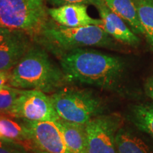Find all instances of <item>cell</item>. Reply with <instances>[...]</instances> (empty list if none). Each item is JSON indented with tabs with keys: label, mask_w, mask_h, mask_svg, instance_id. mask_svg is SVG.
Instances as JSON below:
<instances>
[{
	"label": "cell",
	"mask_w": 153,
	"mask_h": 153,
	"mask_svg": "<svg viewBox=\"0 0 153 153\" xmlns=\"http://www.w3.org/2000/svg\"><path fill=\"white\" fill-rule=\"evenodd\" d=\"M60 57L65 79L105 89L117 87L125 70V64L119 57L83 48L72 50Z\"/></svg>",
	"instance_id": "cell-1"
},
{
	"label": "cell",
	"mask_w": 153,
	"mask_h": 153,
	"mask_svg": "<svg viewBox=\"0 0 153 153\" xmlns=\"http://www.w3.org/2000/svg\"><path fill=\"white\" fill-rule=\"evenodd\" d=\"M66 81L62 71L39 47H30L10 71L9 85L21 89H36L44 93L59 89Z\"/></svg>",
	"instance_id": "cell-2"
},
{
	"label": "cell",
	"mask_w": 153,
	"mask_h": 153,
	"mask_svg": "<svg viewBox=\"0 0 153 153\" xmlns=\"http://www.w3.org/2000/svg\"><path fill=\"white\" fill-rule=\"evenodd\" d=\"M36 37L55 54L62 55L72 50L88 46L113 48L114 40L97 25L68 27L48 20Z\"/></svg>",
	"instance_id": "cell-3"
},
{
	"label": "cell",
	"mask_w": 153,
	"mask_h": 153,
	"mask_svg": "<svg viewBox=\"0 0 153 153\" xmlns=\"http://www.w3.org/2000/svg\"><path fill=\"white\" fill-rule=\"evenodd\" d=\"M47 0H0V26L36 37L49 20Z\"/></svg>",
	"instance_id": "cell-4"
},
{
	"label": "cell",
	"mask_w": 153,
	"mask_h": 153,
	"mask_svg": "<svg viewBox=\"0 0 153 153\" xmlns=\"http://www.w3.org/2000/svg\"><path fill=\"white\" fill-rule=\"evenodd\" d=\"M51 98L59 117L66 121L86 124L103 112L101 99L87 90L62 88Z\"/></svg>",
	"instance_id": "cell-5"
},
{
	"label": "cell",
	"mask_w": 153,
	"mask_h": 153,
	"mask_svg": "<svg viewBox=\"0 0 153 153\" xmlns=\"http://www.w3.org/2000/svg\"><path fill=\"white\" fill-rule=\"evenodd\" d=\"M8 115L33 121H58L51 97L36 89H22Z\"/></svg>",
	"instance_id": "cell-6"
},
{
	"label": "cell",
	"mask_w": 153,
	"mask_h": 153,
	"mask_svg": "<svg viewBox=\"0 0 153 153\" xmlns=\"http://www.w3.org/2000/svg\"><path fill=\"white\" fill-rule=\"evenodd\" d=\"M122 120L118 115H99L86 126L87 153H118L116 135Z\"/></svg>",
	"instance_id": "cell-7"
},
{
	"label": "cell",
	"mask_w": 153,
	"mask_h": 153,
	"mask_svg": "<svg viewBox=\"0 0 153 153\" xmlns=\"http://www.w3.org/2000/svg\"><path fill=\"white\" fill-rule=\"evenodd\" d=\"M35 153H70L65 143L58 121L25 120Z\"/></svg>",
	"instance_id": "cell-8"
},
{
	"label": "cell",
	"mask_w": 153,
	"mask_h": 153,
	"mask_svg": "<svg viewBox=\"0 0 153 153\" xmlns=\"http://www.w3.org/2000/svg\"><path fill=\"white\" fill-rule=\"evenodd\" d=\"M94 6L98 10L102 21L100 27L114 39L131 46L136 47L140 43V38L128 27L126 22L111 10L103 0H98Z\"/></svg>",
	"instance_id": "cell-9"
},
{
	"label": "cell",
	"mask_w": 153,
	"mask_h": 153,
	"mask_svg": "<svg viewBox=\"0 0 153 153\" xmlns=\"http://www.w3.org/2000/svg\"><path fill=\"white\" fill-rule=\"evenodd\" d=\"M49 16L57 24L68 27H80L88 25L100 26L101 19H94L88 14L85 4H70L48 9Z\"/></svg>",
	"instance_id": "cell-10"
},
{
	"label": "cell",
	"mask_w": 153,
	"mask_h": 153,
	"mask_svg": "<svg viewBox=\"0 0 153 153\" xmlns=\"http://www.w3.org/2000/svg\"><path fill=\"white\" fill-rule=\"evenodd\" d=\"M28 35L16 30L14 35L0 44V71H9L31 47Z\"/></svg>",
	"instance_id": "cell-11"
},
{
	"label": "cell",
	"mask_w": 153,
	"mask_h": 153,
	"mask_svg": "<svg viewBox=\"0 0 153 153\" xmlns=\"http://www.w3.org/2000/svg\"><path fill=\"white\" fill-rule=\"evenodd\" d=\"M0 140L22 145L27 150L32 148L30 131L24 119L21 121L15 117L0 116Z\"/></svg>",
	"instance_id": "cell-12"
},
{
	"label": "cell",
	"mask_w": 153,
	"mask_h": 153,
	"mask_svg": "<svg viewBox=\"0 0 153 153\" xmlns=\"http://www.w3.org/2000/svg\"><path fill=\"white\" fill-rule=\"evenodd\" d=\"M65 143L70 153H87V136L85 124L58 120Z\"/></svg>",
	"instance_id": "cell-13"
},
{
	"label": "cell",
	"mask_w": 153,
	"mask_h": 153,
	"mask_svg": "<svg viewBox=\"0 0 153 153\" xmlns=\"http://www.w3.org/2000/svg\"><path fill=\"white\" fill-rule=\"evenodd\" d=\"M113 12L123 19L137 35H145L134 0H103Z\"/></svg>",
	"instance_id": "cell-14"
},
{
	"label": "cell",
	"mask_w": 153,
	"mask_h": 153,
	"mask_svg": "<svg viewBox=\"0 0 153 153\" xmlns=\"http://www.w3.org/2000/svg\"><path fill=\"white\" fill-rule=\"evenodd\" d=\"M118 153H151L142 139L129 130L120 127L116 135Z\"/></svg>",
	"instance_id": "cell-15"
},
{
	"label": "cell",
	"mask_w": 153,
	"mask_h": 153,
	"mask_svg": "<svg viewBox=\"0 0 153 153\" xmlns=\"http://www.w3.org/2000/svg\"><path fill=\"white\" fill-rule=\"evenodd\" d=\"M130 119L139 130L153 137V104L134 105L131 109Z\"/></svg>",
	"instance_id": "cell-16"
},
{
	"label": "cell",
	"mask_w": 153,
	"mask_h": 153,
	"mask_svg": "<svg viewBox=\"0 0 153 153\" xmlns=\"http://www.w3.org/2000/svg\"><path fill=\"white\" fill-rule=\"evenodd\" d=\"M145 36L153 48V0H134Z\"/></svg>",
	"instance_id": "cell-17"
},
{
	"label": "cell",
	"mask_w": 153,
	"mask_h": 153,
	"mask_svg": "<svg viewBox=\"0 0 153 153\" xmlns=\"http://www.w3.org/2000/svg\"><path fill=\"white\" fill-rule=\"evenodd\" d=\"M22 89L5 86L0 89V114H8Z\"/></svg>",
	"instance_id": "cell-18"
},
{
	"label": "cell",
	"mask_w": 153,
	"mask_h": 153,
	"mask_svg": "<svg viewBox=\"0 0 153 153\" xmlns=\"http://www.w3.org/2000/svg\"><path fill=\"white\" fill-rule=\"evenodd\" d=\"M0 153H29L22 145L0 140Z\"/></svg>",
	"instance_id": "cell-19"
},
{
	"label": "cell",
	"mask_w": 153,
	"mask_h": 153,
	"mask_svg": "<svg viewBox=\"0 0 153 153\" xmlns=\"http://www.w3.org/2000/svg\"><path fill=\"white\" fill-rule=\"evenodd\" d=\"M51 4L56 7L70 4H85L94 5L98 0H47Z\"/></svg>",
	"instance_id": "cell-20"
},
{
	"label": "cell",
	"mask_w": 153,
	"mask_h": 153,
	"mask_svg": "<svg viewBox=\"0 0 153 153\" xmlns=\"http://www.w3.org/2000/svg\"><path fill=\"white\" fill-rule=\"evenodd\" d=\"M18 30H12L10 28L0 26V44L11 38Z\"/></svg>",
	"instance_id": "cell-21"
},
{
	"label": "cell",
	"mask_w": 153,
	"mask_h": 153,
	"mask_svg": "<svg viewBox=\"0 0 153 153\" xmlns=\"http://www.w3.org/2000/svg\"><path fill=\"white\" fill-rule=\"evenodd\" d=\"M145 94L153 101V74L150 75L145 82Z\"/></svg>",
	"instance_id": "cell-22"
},
{
	"label": "cell",
	"mask_w": 153,
	"mask_h": 153,
	"mask_svg": "<svg viewBox=\"0 0 153 153\" xmlns=\"http://www.w3.org/2000/svg\"><path fill=\"white\" fill-rule=\"evenodd\" d=\"M9 78H10V72L0 71V89H2L5 86L9 85Z\"/></svg>",
	"instance_id": "cell-23"
}]
</instances>
